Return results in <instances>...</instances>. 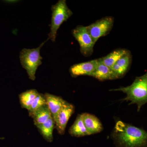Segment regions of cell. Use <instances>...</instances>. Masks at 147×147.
<instances>
[{"label":"cell","mask_w":147,"mask_h":147,"mask_svg":"<svg viewBox=\"0 0 147 147\" xmlns=\"http://www.w3.org/2000/svg\"><path fill=\"white\" fill-rule=\"evenodd\" d=\"M113 136L119 147H147L146 131L121 121L116 123Z\"/></svg>","instance_id":"1"},{"label":"cell","mask_w":147,"mask_h":147,"mask_svg":"<svg viewBox=\"0 0 147 147\" xmlns=\"http://www.w3.org/2000/svg\"><path fill=\"white\" fill-rule=\"evenodd\" d=\"M110 91H121L126 94L123 100L130 101L129 104H136L138 112L147 102V74L137 77L130 86L121 87Z\"/></svg>","instance_id":"2"},{"label":"cell","mask_w":147,"mask_h":147,"mask_svg":"<svg viewBox=\"0 0 147 147\" xmlns=\"http://www.w3.org/2000/svg\"><path fill=\"white\" fill-rule=\"evenodd\" d=\"M48 38L36 48L29 49L24 48L20 52V59L21 65L26 70L29 79L32 81L35 79V74L39 66L42 63V58L40 55V50Z\"/></svg>","instance_id":"3"},{"label":"cell","mask_w":147,"mask_h":147,"mask_svg":"<svg viewBox=\"0 0 147 147\" xmlns=\"http://www.w3.org/2000/svg\"><path fill=\"white\" fill-rule=\"evenodd\" d=\"M52 11L51 23L50 25V31L48 38L55 42L58 29L64 22L67 21L73 14L68 7L65 0H60L51 7Z\"/></svg>","instance_id":"4"},{"label":"cell","mask_w":147,"mask_h":147,"mask_svg":"<svg viewBox=\"0 0 147 147\" xmlns=\"http://www.w3.org/2000/svg\"><path fill=\"white\" fill-rule=\"evenodd\" d=\"M72 35L78 42L80 51L84 56H90L92 54L95 43L87 31L86 27L78 26L72 31Z\"/></svg>","instance_id":"5"},{"label":"cell","mask_w":147,"mask_h":147,"mask_svg":"<svg viewBox=\"0 0 147 147\" xmlns=\"http://www.w3.org/2000/svg\"><path fill=\"white\" fill-rule=\"evenodd\" d=\"M114 19L111 16H107L98 20L86 27L87 31L95 43L99 38L105 36L110 32L113 28Z\"/></svg>","instance_id":"6"},{"label":"cell","mask_w":147,"mask_h":147,"mask_svg":"<svg viewBox=\"0 0 147 147\" xmlns=\"http://www.w3.org/2000/svg\"><path fill=\"white\" fill-rule=\"evenodd\" d=\"M74 112V106L67 102L54 119L55 127L59 134H64L69 120Z\"/></svg>","instance_id":"7"},{"label":"cell","mask_w":147,"mask_h":147,"mask_svg":"<svg viewBox=\"0 0 147 147\" xmlns=\"http://www.w3.org/2000/svg\"><path fill=\"white\" fill-rule=\"evenodd\" d=\"M98 63V61L96 59L76 64L70 67L69 72L73 77L83 75L90 76L97 67Z\"/></svg>","instance_id":"8"},{"label":"cell","mask_w":147,"mask_h":147,"mask_svg":"<svg viewBox=\"0 0 147 147\" xmlns=\"http://www.w3.org/2000/svg\"><path fill=\"white\" fill-rule=\"evenodd\" d=\"M82 115L84 125L89 135L97 134L103 130L102 124L96 116L88 113Z\"/></svg>","instance_id":"9"},{"label":"cell","mask_w":147,"mask_h":147,"mask_svg":"<svg viewBox=\"0 0 147 147\" xmlns=\"http://www.w3.org/2000/svg\"><path fill=\"white\" fill-rule=\"evenodd\" d=\"M44 96L46 100V105L49 108L54 119L67 102L63 100L60 96L47 93L44 94Z\"/></svg>","instance_id":"10"},{"label":"cell","mask_w":147,"mask_h":147,"mask_svg":"<svg viewBox=\"0 0 147 147\" xmlns=\"http://www.w3.org/2000/svg\"><path fill=\"white\" fill-rule=\"evenodd\" d=\"M98 63L97 67L90 76H92L100 81L117 79L112 69L104 65L98 59Z\"/></svg>","instance_id":"11"},{"label":"cell","mask_w":147,"mask_h":147,"mask_svg":"<svg viewBox=\"0 0 147 147\" xmlns=\"http://www.w3.org/2000/svg\"><path fill=\"white\" fill-rule=\"evenodd\" d=\"M131 62V56L129 53L122 57L111 67L117 78H121L126 73Z\"/></svg>","instance_id":"12"},{"label":"cell","mask_w":147,"mask_h":147,"mask_svg":"<svg viewBox=\"0 0 147 147\" xmlns=\"http://www.w3.org/2000/svg\"><path fill=\"white\" fill-rule=\"evenodd\" d=\"M69 134L72 137H82L88 135L83 119V115H78L74 123L69 130Z\"/></svg>","instance_id":"13"},{"label":"cell","mask_w":147,"mask_h":147,"mask_svg":"<svg viewBox=\"0 0 147 147\" xmlns=\"http://www.w3.org/2000/svg\"><path fill=\"white\" fill-rule=\"evenodd\" d=\"M128 53V51L125 49H118L98 60L104 65L111 68L120 58Z\"/></svg>","instance_id":"14"},{"label":"cell","mask_w":147,"mask_h":147,"mask_svg":"<svg viewBox=\"0 0 147 147\" xmlns=\"http://www.w3.org/2000/svg\"><path fill=\"white\" fill-rule=\"evenodd\" d=\"M43 138L48 142H52L53 140V131L55 127V121L53 117L48 119L44 123L37 126Z\"/></svg>","instance_id":"15"},{"label":"cell","mask_w":147,"mask_h":147,"mask_svg":"<svg viewBox=\"0 0 147 147\" xmlns=\"http://www.w3.org/2000/svg\"><path fill=\"white\" fill-rule=\"evenodd\" d=\"M31 117L33 119L34 124L37 127L45 123L52 116L46 105L35 111Z\"/></svg>","instance_id":"16"},{"label":"cell","mask_w":147,"mask_h":147,"mask_svg":"<svg viewBox=\"0 0 147 147\" xmlns=\"http://www.w3.org/2000/svg\"><path fill=\"white\" fill-rule=\"evenodd\" d=\"M38 93L36 90L31 89L20 94L19 98L21 107L28 110L32 102Z\"/></svg>","instance_id":"17"},{"label":"cell","mask_w":147,"mask_h":147,"mask_svg":"<svg viewBox=\"0 0 147 147\" xmlns=\"http://www.w3.org/2000/svg\"><path fill=\"white\" fill-rule=\"evenodd\" d=\"M45 105L46 102L44 94L39 93L32 102L30 109L28 110L29 116L31 117L35 111Z\"/></svg>","instance_id":"18"}]
</instances>
